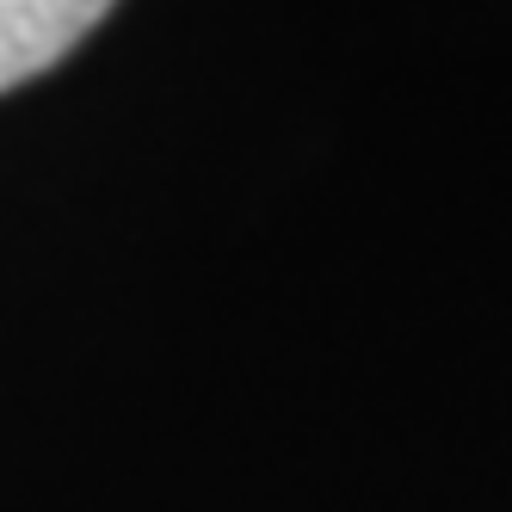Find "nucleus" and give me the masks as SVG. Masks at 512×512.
I'll list each match as a JSON object with an SVG mask.
<instances>
[{
  "instance_id": "obj_1",
  "label": "nucleus",
  "mask_w": 512,
  "mask_h": 512,
  "mask_svg": "<svg viewBox=\"0 0 512 512\" xmlns=\"http://www.w3.org/2000/svg\"><path fill=\"white\" fill-rule=\"evenodd\" d=\"M105 13L112 0H0V93L56 68Z\"/></svg>"
}]
</instances>
